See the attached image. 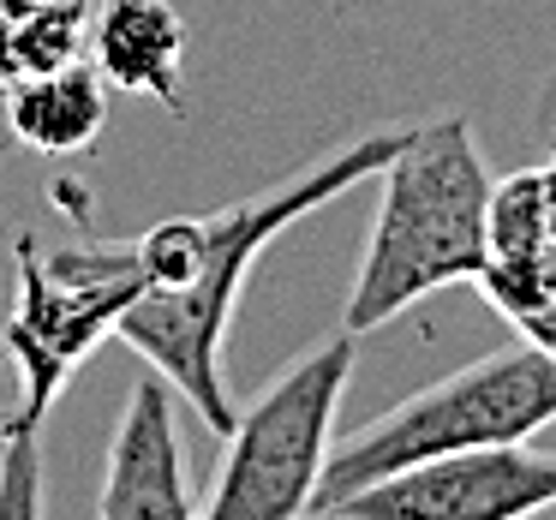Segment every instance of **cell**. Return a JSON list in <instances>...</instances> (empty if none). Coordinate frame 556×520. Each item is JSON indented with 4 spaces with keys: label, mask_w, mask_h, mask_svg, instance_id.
Segmentation results:
<instances>
[{
    "label": "cell",
    "mask_w": 556,
    "mask_h": 520,
    "mask_svg": "<svg viewBox=\"0 0 556 520\" xmlns=\"http://www.w3.org/2000/svg\"><path fill=\"white\" fill-rule=\"evenodd\" d=\"M401 138H407V126L348 138V144L305 162L293 180L269 186V192L240 198L228 210H210V216L156 221L150 233H138L144 293L121 317V341L156 377H168L174 395L186 407H198V419L210 431L228 436L233 413H240L228 395V377H222V347H228V329H233V312H240V288L252 276V264L300 216H312L329 198L383 174L389 156L401 150Z\"/></svg>",
    "instance_id": "cell-1"
},
{
    "label": "cell",
    "mask_w": 556,
    "mask_h": 520,
    "mask_svg": "<svg viewBox=\"0 0 556 520\" xmlns=\"http://www.w3.org/2000/svg\"><path fill=\"white\" fill-rule=\"evenodd\" d=\"M377 180H383V198H377L371 233H365L359 269H353L348 312H341L348 335H371L419 300L460 288V281L479 288L484 264H491L496 180L472 138V121L437 114V121L407 126L401 150Z\"/></svg>",
    "instance_id": "cell-2"
},
{
    "label": "cell",
    "mask_w": 556,
    "mask_h": 520,
    "mask_svg": "<svg viewBox=\"0 0 556 520\" xmlns=\"http://www.w3.org/2000/svg\"><path fill=\"white\" fill-rule=\"evenodd\" d=\"M544 424H556V353L520 335V347L484 353V359L401 395L395 407L365 419L353 436H341L329 448L312 520H329L348 496H359L365 484L389 479L401 467L460 455V448L532 443Z\"/></svg>",
    "instance_id": "cell-3"
},
{
    "label": "cell",
    "mask_w": 556,
    "mask_h": 520,
    "mask_svg": "<svg viewBox=\"0 0 556 520\" xmlns=\"http://www.w3.org/2000/svg\"><path fill=\"white\" fill-rule=\"evenodd\" d=\"M144 293V257L138 240L102 245H42L25 233L13 252V312L0 329V353L13 365L18 401L7 413V431H42L61 389L97 359L109 335H121V317Z\"/></svg>",
    "instance_id": "cell-4"
},
{
    "label": "cell",
    "mask_w": 556,
    "mask_h": 520,
    "mask_svg": "<svg viewBox=\"0 0 556 520\" xmlns=\"http://www.w3.org/2000/svg\"><path fill=\"white\" fill-rule=\"evenodd\" d=\"M353 359H359V335L336 329L300 359H288L233 413L228 448L198 503V520H312Z\"/></svg>",
    "instance_id": "cell-5"
},
{
    "label": "cell",
    "mask_w": 556,
    "mask_h": 520,
    "mask_svg": "<svg viewBox=\"0 0 556 520\" xmlns=\"http://www.w3.org/2000/svg\"><path fill=\"white\" fill-rule=\"evenodd\" d=\"M556 508V455L539 443H491L401 467L365 484L329 520H539Z\"/></svg>",
    "instance_id": "cell-6"
},
{
    "label": "cell",
    "mask_w": 556,
    "mask_h": 520,
    "mask_svg": "<svg viewBox=\"0 0 556 520\" xmlns=\"http://www.w3.org/2000/svg\"><path fill=\"white\" fill-rule=\"evenodd\" d=\"M102 520H198V496L186 484V448L174 424V383L144 371L126 395L121 431L109 443V472L97 496Z\"/></svg>",
    "instance_id": "cell-7"
},
{
    "label": "cell",
    "mask_w": 556,
    "mask_h": 520,
    "mask_svg": "<svg viewBox=\"0 0 556 520\" xmlns=\"http://www.w3.org/2000/svg\"><path fill=\"white\" fill-rule=\"evenodd\" d=\"M479 293L508 317L551 312L556 305V162L496 180L491 192V264Z\"/></svg>",
    "instance_id": "cell-8"
},
{
    "label": "cell",
    "mask_w": 556,
    "mask_h": 520,
    "mask_svg": "<svg viewBox=\"0 0 556 520\" xmlns=\"http://www.w3.org/2000/svg\"><path fill=\"white\" fill-rule=\"evenodd\" d=\"M85 54L126 97L186 109V18L174 0H97L85 25Z\"/></svg>",
    "instance_id": "cell-9"
},
{
    "label": "cell",
    "mask_w": 556,
    "mask_h": 520,
    "mask_svg": "<svg viewBox=\"0 0 556 520\" xmlns=\"http://www.w3.org/2000/svg\"><path fill=\"white\" fill-rule=\"evenodd\" d=\"M109 78L97 73L90 54L30 73L7 85V126L37 156H85L109 132Z\"/></svg>",
    "instance_id": "cell-10"
},
{
    "label": "cell",
    "mask_w": 556,
    "mask_h": 520,
    "mask_svg": "<svg viewBox=\"0 0 556 520\" xmlns=\"http://www.w3.org/2000/svg\"><path fill=\"white\" fill-rule=\"evenodd\" d=\"M0 520H42L37 431H0Z\"/></svg>",
    "instance_id": "cell-11"
},
{
    "label": "cell",
    "mask_w": 556,
    "mask_h": 520,
    "mask_svg": "<svg viewBox=\"0 0 556 520\" xmlns=\"http://www.w3.org/2000/svg\"><path fill=\"white\" fill-rule=\"evenodd\" d=\"M520 335H527V341H539V347H551L556 353V305H551V312H532V317H520Z\"/></svg>",
    "instance_id": "cell-12"
},
{
    "label": "cell",
    "mask_w": 556,
    "mask_h": 520,
    "mask_svg": "<svg viewBox=\"0 0 556 520\" xmlns=\"http://www.w3.org/2000/svg\"><path fill=\"white\" fill-rule=\"evenodd\" d=\"M539 132H544V156L556 162V85L544 90V109H539Z\"/></svg>",
    "instance_id": "cell-13"
}]
</instances>
